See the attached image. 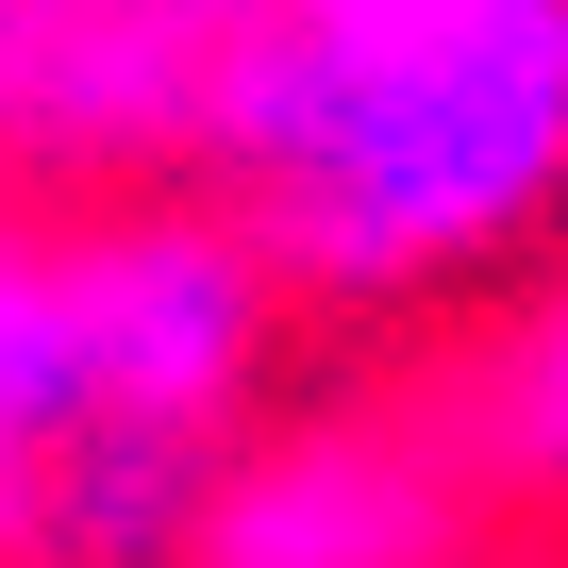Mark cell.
Segmentation results:
<instances>
[{
    "label": "cell",
    "instance_id": "cell-2",
    "mask_svg": "<svg viewBox=\"0 0 568 568\" xmlns=\"http://www.w3.org/2000/svg\"><path fill=\"white\" fill-rule=\"evenodd\" d=\"M267 284L234 201L101 234L0 217V568H201Z\"/></svg>",
    "mask_w": 568,
    "mask_h": 568
},
{
    "label": "cell",
    "instance_id": "cell-1",
    "mask_svg": "<svg viewBox=\"0 0 568 568\" xmlns=\"http://www.w3.org/2000/svg\"><path fill=\"white\" fill-rule=\"evenodd\" d=\"M201 151L284 284H452L568 201V0H234Z\"/></svg>",
    "mask_w": 568,
    "mask_h": 568
},
{
    "label": "cell",
    "instance_id": "cell-3",
    "mask_svg": "<svg viewBox=\"0 0 568 568\" xmlns=\"http://www.w3.org/2000/svg\"><path fill=\"white\" fill-rule=\"evenodd\" d=\"M234 0H0V151L101 168L134 134H201Z\"/></svg>",
    "mask_w": 568,
    "mask_h": 568
},
{
    "label": "cell",
    "instance_id": "cell-5",
    "mask_svg": "<svg viewBox=\"0 0 568 568\" xmlns=\"http://www.w3.org/2000/svg\"><path fill=\"white\" fill-rule=\"evenodd\" d=\"M518 452L535 468H568V302L535 318V352H518Z\"/></svg>",
    "mask_w": 568,
    "mask_h": 568
},
{
    "label": "cell",
    "instance_id": "cell-4",
    "mask_svg": "<svg viewBox=\"0 0 568 568\" xmlns=\"http://www.w3.org/2000/svg\"><path fill=\"white\" fill-rule=\"evenodd\" d=\"M435 535H452V501H435L418 452L318 435V452H267V468L217 485L201 568H435Z\"/></svg>",
    "mask_w": 568,
    "mask_h": 568
}]
</instances>
